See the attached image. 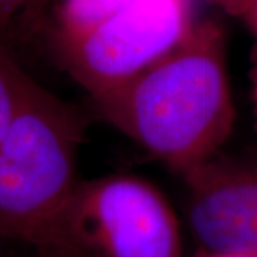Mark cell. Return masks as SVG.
<instances>
[{
  "instance_id": "6da1fadb",
  "label": "cell",
  "mask_w": 257,
  "mask_h": 257,
  "mask_svg": "<svg viewBox=\"0 0 257 257\" xmlns=\"http://www.w3.org/2000/svg\"><path fill=\"white\" fill-rule=\"evenodd\" d=\"M92 99L113 127L184 175L216 156L234 126L224 29L196 22L167 55Z\"/></svg>"
},
{
  "instance_id": "7a4b0ae2",
  "label": "cell",
  "mask_w": 257,
  "mask_h": 257,
  "mask_svg": "<svg viewBox=\"0 0 257 257\" xmlns=\"http://www.w3.org/2000/svg\"><path fill=\"white\" fill-rule=\"evenodd\" d=\"M83 124L77 113L33 84L0 140V236L50 257L60 216L79 182Z\"/></svg>"
},
{
  "instance_id": "3957f363",
  "label": "cell",
  "mask_w": 257,
  "mask_h": 257,
  "mask_svg": "<svg viewBox=\"0 0 257 257\" xmlns=\"http://www.w3.org/2000/svg\"><path fill=\"white\" fill-rule=\"evenodd\" d=\"M50 257H182L173 209L132 176L79 183L60 216Z\"/></svg>"
},
{
  "instance_id": "277c9868",
  "label": "cell",
  "mask_w": 257,
  "mask_h": 257,
  "mask_svg": "<svg viewBox=\"0 0 257 257\" xmlns=\"http://www.w3.org/2000/svg\"><path fill=\"white\" fill-rule=\"evenodd\" d=\"M192 0H127L96 26L56 39L66 70L100 96L128 82L189 35Z\"/></svg>"
},
{
  "instance_id": "5b68a950",
  "label": "cell",
  "mask_w": 257,
  "mask_h": 257,
  "mask_svg": "<svg viewBox=\"0 0 257 257\" xmlns=\"http://www.w3.org/2000/svg\"><path fill=\"white\" fill-rule=\"evenodd\" d=\"M183 176L197 244L209 253H257V160L214 156Z\"/></svg>"
},
{
  "instance_id": "8992f818",
  "label": "cell",
  "mask_w": 257,
  "mask_h": 257,
  "mask_svg": "<svg viewBox=\"0 0 257 257\" xmlns=\"http://www.w3.org/2000/svg\"><path fill=\"white\" fill-rule=\"evenodd\" d=\"M33 84L0 40V140L25 104Z\"/></svg>"
},
{
  "instance_id": "52a82bcc",
  "label": "cell",
  "mask_w": 257,
  "mask_h": 257,
  "mask_svg": "<svg viewBox=\"0 0 257 257\" xmlns=\"http://www.w3.org/2000/svg\"><path fill=\"white\" fill-rule=\"evenodd\" d=\"M127 0H60L56 39L76 36L109 18Z\"/></svg>"
},
{
  "instance_id": "ba28073f",
  "label": "cell",
  "mask_w": 257,
  "mask_h": 257,
  "mask_svg": "<svg viewBox=\"0 0 257 257\" xmlns=\"http://www.w3.org/2000/svg\"><path fill=\"white\" fill-rule=\"evenodd\" d=\"M45 0H0V40L3 42L20 19L35 13Z\"/></svg>"
},
{
  "instance_id": "9c48e42d",
  "label": "cell",
  "mask_w": 257,
  "mask_h": 257,
  "mask_svg": "<svg viewBox=\"0 0 257 257\" xmlns=\"http://www.w3.org/2000/svg\"><path fill=\"white\" fill-rule=\"evenodd\" d=\"M231 16L243 20L257 37V0H236Z\"/></svg>"
},
{
  "instance_id": "30bf717a",
  "label": "cell",
  "mask_w": 257,
  "mask_h": 257,
  "mask_svg": "<svg viewBox=\"0 0 257 257\" xmlns=\"http://www.w3.org/2000/svg\"><path fill=\"white\" fill-rule=\"evenodd\" d=\"M251 97H253V107L256 116L257 124V46L253 55V69H251Z\"/></svg>"
},
{
  "instance_id": "8fae6325",
  "label": "cell",
  "mask_w": 257,
  "mask_h": 257,
  "mask_svg": "<svg viewBox=\"0 0 257 257\" xmlns=\"http://www.w3.org/2000/svg\"><path fill=\"white\" fill-rule=\"evenodd\" d=\"M197 257H257V253H236V251H229V253H209V251H204L203 254Z\"/></svg>"
},
{
  "instance_id": "7c38bea8",
  "label": "cell",
  "mask_w": 257,
  "mask_h": 257,
  "mask_svg": "<svg viewBox=\"0 0 257 257\" xmlns=\"http://www.w3.org/2000/svg\"><path fill=\"white\" fill-rule=\"evenodd\" d=\"M210 2L214 3L216 6L221 8V9L224 10L226 13H229V15H231L233 8H234V3H236V0H210Z\"/></svg>"
}]
</instances>
